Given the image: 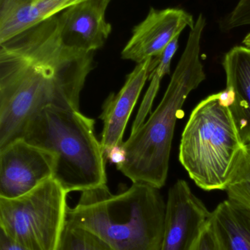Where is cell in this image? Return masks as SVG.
Listing matches in <instances>:
<instances>
[{
  "label": "cell",
  "mask_w": 250,
  "mask_h": 250,
  "mask_svg": "<svg viewBox=\"0 0 250 250\" xmlns=\"http://www.w3.org/2000/svg\"><path fill=\"white\" fill-rule=\"evenodd\" d=\"M248 147H249V148H250V144L249 146H248Z\"/></svg>",
  "instance_id": "cb8c5ba5"
},
{
  "label": "cell",
  "mask_w": 250,
  "mask_h": 250,
  "mask_svg": "<svg viewBox=\"0 0 250 250\" xmlns=\"http://www.w3.org/2000/svg\"><path fill=\"white\" fill-rule=\"evenodd\" d=\"M243 44L245 46L249 47L250 48V32L245 37V39L243 41Z\"/></svg>",
  "instance_id": "603a6c76"
},
{
  "label": "cell",
  "mask_w": 250,
  "mask_h": 250,
  "mask_svg": "<svg viewBox=\"0 0 250 250\" xmlns=\"http://www.w3.org/2000/svg\"><path fill=\"white\" fill-rule=\"evenodd\" d=\"M57 250H114L88 229L66 221Z\"/></svg>",
  "instance_id": "e0dca14e"
},
{
  "label": "cell",
  "mask_w": 250,
  "mask_h": 250,
  "mask_svg": "<svg viewBox=\"0 0 250 250\" xmlns=\"http://www.w3.org/2000/svg\"><path fill=\"white\" fill-rule=\"evenodd\" d=\"M223 250H250V210L227 199L211 211Z\"/></svg>",
  "instance_id": "4fadbf2b"
},
{
  "label": "cell",
  "mask_w": 250,
  "mask_h": 250,
  "mask_svg": "<svg viewBox=\"0 0 250 250\" xmlns=\"http://www.w3.org/2000/svg\"><path fill=\"white\" fill-rule=\"evenodd\" d=\"M245 146L219 92L203 100L191 113L182 135L179 161L201 189L226 190Z\"/></svg>",
  "instance_id": "5b68a950"
},
{
  "label": "cell",
  "mask_w": 250,
  "mask_h": 250,
  "mask_svg": "<svg viewBox=\"0 0 250 250\" xmlns=\"http://www.w3.org/2000/svg\"><path fill=\"white\" fill-rule=\"evenodd\" d=\"M226 89L233 95L229 107L244 144H250V48L235 46L223 60Z\"/></svg>",
  "instance_id": "7c38bea8"
},
{
  "label": "cell",
  "mask_w": 250,
  "mask_h": 250,
  "mask_svg": "<svg viewBox=\"0 0 250 250\" xmlns=\"http://www.w3.org/2000/svg\"><path fill=\"white\" fill-rule=\"evenodd\" d=\"M55 157L16 140L0 149V198H19L54 176Z\"/></svg>",
  "instance_id": "52a82bcc"
},
{
  "label": "cell",
  "mask_w": 250,
  "mask_h": 250,
  "mask_svg": "<svg viewBox=\"0 0 250 250\" xmlns=\"http://www.w3.org/2000/svg\"><path fill=\"white\" fill-rule=\"evenodd\" d=\"M194 250H223L214 228L211 215L204 227Z\"/></svg>",
  "instance_id": "ffe728a7"
},
{
  "label": "cell",
  "mask_w": 250,
  "mask_h": 250,
  "mask_svg": "<svg viewBox=\"0 0 250 250\" xmlns=\"http://www.w3.org/2000/svg\"><path fill=\"white\" fill-rule=\"evenodd\" d=\"M179 38L180 36L175 38L166 47L159 57L151 60L148 77V79L151 81V83L132 125V132L136 130L143 124L148 114H151L154 99L159 89L161 79L165 75L170 73L172 60L179 48Z\"/></svg>",
  "instance_id": "5bb4252c"
},
{
  "label": "cell",
  "mask_w": 250,
  "mask_h": 250,
  "mask_svg": "<svg viewBox=\"0 0 250 250\" xmlns=\"http://www.w3.org/2000/svg\"><path fill=\"white\" fill-rule=\"evenodd\" d=\"M68 192L51 178L19 198H0V228L27 250H57L67 221Z\"/></svg>",
  "instance_id": "8992f818"
},
{
  "label": "cell",
  "mask_w": 250,
  "mask_h": 250,
  "mask_svg": "<svg viewBox=\"0 0 250 250\" xmlns=\"http://www.w3.org/2000/svg\"><path fill=\"white\" fill-rule=\"evenodd\" d=\"M106 160H109L110 163H114L117 167L121 166L126 160V151L123 144L115 145L109 147L104 151Z\"/></svg>",
  "instance_id": "44dd1931"
},
{
  "label": "cell",
  "mask_w": 250,
  "mask_h": 250,
  "mask_svg": "<svg viewBox=\"0 0 250 250\" xmlns=\"http://www.w3.org/2000/svg\"><path fill=\"white\" fill-rule=\"evenodd\" d=\"M195 23L192 15L182 9L151 7L146 18L134 28L122 58L139 64L159 57L175 38L186 27L192 29Z\"/></svg>",
  "instance_id": "9c48e42d"
},
{
  "label": "cell",
  "mask_w": 250,
  "mask_h": 250,
  "mask_svg": "<svg viewBox=\"0 0 250 250\" xmlns=\"http://www.w3.org/2000/svg\"><path fill=\"white\" fill-rule=\"evenodd\" d=\"M95 121L79 110L48 107L28 122L23 140L55 157L53 179L69 192L107 184L106 158Z\"/></svg>",
  "instance_id": "277c9868"
},
{
  "label": "cell",
  "mask_w": 250,
  "mask_h": 250,
  "mask_svg": "<svg viewBox=\"0 0 250 250\" xmlns=\"http://www.w3.org/2000/svg\"><path fill=\"white\" fill-rule=\"evenodd\" d=\"M211 215L187 182L178 180L166 203L161 250H194Z\"/></svg>",
  "instance_id": "ba28073f"
},
{
  "label": "cell",
  "mask_w": 250,
  "mask_h": 250,
  "mask_svg": "<svg viewBox=\"0 0 250 250\" xmlns=\"http://www.w3.org/2000/svg\"><path fill=\"white\" fill-rule=\"evenodd\" d=\"M205 25V18L201 13L191 29L161 102L147 121L131 132L123 143L126 160L117 169L133 183L148 184L159 189L165 185L176 122L189 94L205 79L201 60V38Z\"/></svg>",
  "instance_id": "7a4b0ae2"
},
{
  "label": "cell",
  "mask_w": 250,
  "mask_h": 250,
  "mask_svg": "<svg viewBox=\"0 0 250 250\" xmlns=\"http://www.w3.org/2000/svg\"><path fill=\"white\" fill-rule=\"evenodd\" d=\"M92 64L93 53L0 48V149L22 138L28 122L44 108L79 110Z\"/></svg>",
  "instance_id": "6da1fadb"
},
{
  "label": "cell",
  "mask_w": 250,
  "mask_h": 250,
  "mask_svg": "<svg viewBox=\"0 0 250 250\" xmlns=\"http://www.w3.org/2000/svg\"><path fill=\"white\" fill-rule=\"evenodd\" d=\"M228 199L250 210V148L241 151L226 189Z\"/></svg>",
  "instance_id": "9a60e30c"
},
{
  "label": "cell",
  "mask_w": 250,
  "mask_h": 250,
  "mask_svg": "<svg viewBox=\"0 0 250 250\" xmlns=\"http://www.w3.org/2000/svg\"><path fill=\"white\" fill-rule=\"evenodd\" d=\"M246 25H250V0H239L233 10L220 21V29L228 32Z\"/></svg>",
  "instance_id": "d6986e66"
},
{
  "label": "cell",
  "mask_w": 250,
  "mask_h": 250,
  "mask_svg": "<svg viewBox=\"0 0 250 250\" xmlns=\"http://www.w3.org/2000/svg\"><path fill=\"white\" fill-rule=\"evenodd\" d=\"M151 60L136 64L128 75L126 82L118 93H112L104 105L99 118L102 120L101 142L103 151L109 147L122 145L123 135L132 111L139 99L150 74Z\"/></svg>",
  "instance_id": "8fae6325"
},
{
  "label": "cell",
  "mask_w": 250,
  "mask_h": 250,
  "mask_svg": "<svg viewBox=\"0 0 250 250\" xmlns=\"http://www.w3.org/2000/svg\"><path fill=\"white\" fill-rule=\"evenodd\" d=\"M160 189L133 183L113 195L106 185L82 192L67 221L91 230L114 250H161L166 204Z\"/></svg>",
  "instance_id": "3957f363"
},
{
  "label": "cell",
  "mask_w": 250,
  "mask_h": 250,
  "mask_svg": "<svg viewBox=\"0 0 250 250\" xmlns=\"http://www.w3.org/2000/svg\"><path fill=\"white\" fill-rule=\"evenodd\" d=\"M112 0H85L58 15L62 38L69 48L85 53L101 48L112 32L106 12Z\"/></svg>",
  "instance_id": "30bf717a"
},
{
  "label": "cell",
  "mask_w": 250,
  "mask_h": 250,
  "mask_svg": "<svg viewBox=\"0 0 250 250\" xmlns=\"http://www.w3.org/2000/svg\"><path fill=\"white\" fill-rule=\"evenodd\" d=\"M29 0H0V43L26 30Z\"/></svg>",
  "instance_id": "2e32d148"
},
{
  "label": "cell",
  "mask_w": 250,
  "mask_h": 250,
  "mask_svg": "<svg viewBox=\"0 0 250 250\" xmlns=\"http://www.w3.org/2000/svg\"><path fill=\"white\" fill-rule=\"evenodd\" d=\"M0 250H27L8 236L2 231L0 232Z\"/></svg>",
  "instance_id": "7402d4cb"
},
{
  "label": "cell",
  "mask_w": 250,
  "mask_h": 250,
  "mask_svg": "<svg viewBox=\"0 0 250 250\" xmlns=\"http://www.w3.org/2000/svg\"><path fill=\"white\" fill-rule=\"evenodd\" d=\"M85 0H29L26 8V29L60 14L66 9Z\"/></svg>",
  "instance_id": "ac0fdd59"
}]
</instances>
